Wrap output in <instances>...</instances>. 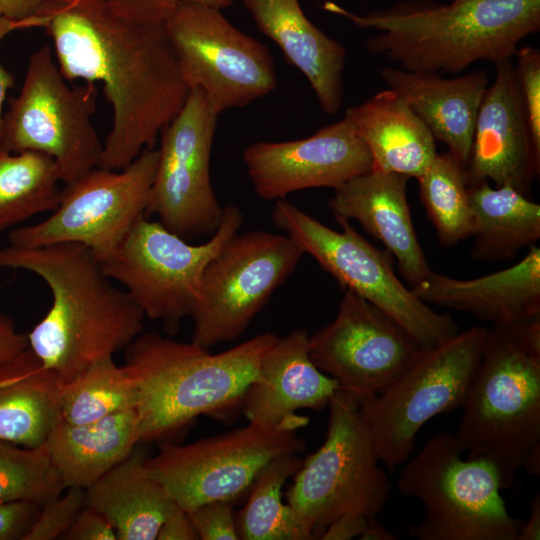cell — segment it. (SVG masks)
I'll return each instance as SVG.
<instances>
[{
	"label": "cell",
	"instance_id": "obj_1",
	"mask_svg": "<svg viewBox=\"0 0 540 540\" xmlns=\"http://www.w3.org/2000/svg\"><path fill=\"white\" fill-rule=\"evenodd\" d=\"M43 28L64 78L100 83L112 108L99 167L123 169L154 148L190 92L164 23L128 0H61Z\"/></svg>",
	"mask_w": 540,
	"mask_h": 540
},
{
	"label": "cell",
	"instance_id": "obj_2",
	"mask_svg": "<svg viewBox=\"0 0 540 540\" xmlns=\"http://www.w3.org/2000/svg\"><path fill=\"white\" fill-rule=\"evenodd\" d=\"M1 268L32 272L47 284L51 307L27 334L28 347L62 384L143 331V311L84 245H9L0 249Z\"/></svg>",
	"mask_w": 540,
	"mask_h": 540
},
{
	"label": "cell",
	"instance_id": "obj_3",
	"mask_svg": "<svg viewBox=\"0 0 540 540\" xmlns=\"http://www.w3.org/2000/svg\"><path fill=\"white\" fill-rule=\"evenodd\" d=\"M322 8L376 34L367 49L424 73L459 74L477 62L513 59L540 30V0H403L357 14L325 1Z\"/></svg>",
	"mask_w": 540,
	"mask_h": 540
},
{
	"label": "cell",
	"instance_id": "obj_4",
	"mask_svg": "<svg viewBox=\"0 0 540 540\" xmlns=\"http://www.w3.org/2000/svg\"><path fill=\"white\" fill-rule=\"evenodd\" d=\"M278 338L265 332L211 354L193 342L139 334L126 348L124 367L137 389L140 443L168 441L201 415L240 408L262 356Z\"/></svg>",
	"mask_w": 540,
	"mask_h": 540
},
{
	"label": "cell",
	"instance_id": "obj_5",
	"mask_svg": "<svg viewBox=\"0 0 540 540\" xmlns=\"http://www.w3.org/2000/svg\"><path fill=\"white\" fill-rule=\"evenodd\" d=\"M454 433L468 458L493 463L502 489L524 469L540 474V359L525 353L505 325H493Z\"/></svg>",
	"mask_w": 540,
	"mask_h": 540
},
{
	"label": "cell",
	"instance_id": "obj_6",
	"mask_svg": "<svg viewBox=\"0 0 540 540\" xmlns=\"http://www.w3.org/2000/svg\"><path fill=\"white\" fill-rule=\"evenodd\" d=\"M454 433L431 436L403 468L397 490L424 506L411 526L418 540H517L523 521L512 517L500 490L499 473L482 458L462 459Z\"/></svg>",
	"mask_w": 540,
	"mask_h": 540
},
{
	"label": "cell",
	"instance_id": "obj_7",
	"mask_svg": "<svg viewBox=\"0 0 540 540\" xmlns=\"http://www.w3.org/2000/svg\"><path fill=\"white\" fill-rule=\"evenodd\" d=\"M328 407L325 440L302 461L286 493L287 504L313 539H320L327 526L343 515L377 518L392 490L360 402L338 389Z\"/></svg>",
	"mask_w": 540,
	"mask_h": 540
},
{
	"label": "cell",
	"instance_id": "obj_8",
	"mask_svg": "<svg viewBox=\"0 0 540 540\" xmlns=\"http://www.w3.org/2000/svg\"><path fill=\"white\" fill-rule=\"evenodd\" d=\"M488 328L471 327L432 347H420L406 370L360 402L377 457L393 472L410 457L431 418L461 408L484 350Z\"/></svg>",
	"mask_w": 540,
	"mask_h": 540
},
{
	"label": "cell",
	"instance_id": "obj_9",
	"mask_svg": "<svg viewBox=\"0 0 540 540\" xmlns=\"http://www.w3.org/2000/svg\"><path fill=\"white\" fill-rule=\"evenodd\" d=\"M243 221L240 208L227 205L211 238L195 245L143 215L100 263L106 275L124 287L145 316L160 321L173 334L199 303L207 265L238 233Z\"/></svg>",
	"mask_w": 540,
	"mask_h": 540
},
{
	"label": "cell",
	"instance_id": "obj_10",
	"mask_svg": "<svg viewBox=\"0 0 540 540\" xmlns=\"http://www.w3.org/2000/svg\"><path fill=\"white\" fill-rule=\"evenodd\" d=\"M274 225L293 238L340 284L397 321L422 347L445 342L459 332L447 313L434 311L397 277L392 255L364 239L347 220L333 230L286 199L276 200Z\"/></svg>",
	"mask_w": 540,
	"mask_h": 540
},
{
	"label": "cell",
	"instance_id": "obj_11",
	"mask_svg": "<svg viewBox=\"0 0 540 540\" xmlns=\"http://www.w3.org/2000/svg\"><path fill=\"white\" fill-rule=\"evenodd\" d=\"M46 45L29 58L20 93L3 117L2 148L51 157L61 182L69 184L99 166L101 143L92 118L95 84L70 85Z\"/></svg>",
	"mask_w": 540,
	"mask_h": 540
},
{
	"label": "cell",
	"instance_id": "obj_12",
	"mask_svg": "<svg viewBox=\"0 0 540 540\" xmlns=\"http://www.w3.org/2000/svg\"><path fill=\"white\" fill-rule=\"evenodd\" d=\"M308 423L296 414L277 425L248 422L190 444L160 442L159 452L146 459V469L186 513L214 500L236 502L272 460L304 450L297 431Z\"/></svg>",
	"mask_w": 540,
	"mask_h": 540
},
{
	"label": "cell",
	"instance_id": "obj_13",
	"mask_svg": "<svg viewBox=\"0 0 540 540\" xmlns=\"http://www.w3.org/2000/svg\"><path fill=\"white\" fill-rule=\"evenodd\" d=\"M164 30L189 89H200L222 112L250 104L277 86L268 48L234 26L221 9L180 3Z\"/></svg>",
	"mask_w": 540,
	"mask_h": 540
},
{
	"label": "cell",
	"instance_id": "obj_14",
	"mask_svg": "<svg viewBox=\"0 0 540 540\" xmlns=\"http://www.w3.org/2000/svg\"><path fill=\"white\" fill-rule=\"evenodd\" d=\"M157 160L158 150L147 148L123 169L93 168L65 185L49 217L11 230L9 245L78 243L103 261L145 215Z\"/></svg>",
	"mask_w": 540,
	"mask_h": 540
},
{
	"label": "cell",
	"instance_id": "obj_15",
	"mask_svg": "<svg viewBox=\"0 0 540 540\" xmlns=\"http://www.w3.org/2000/svg\"><path fill=\"white\" fill-rule=\"evenodd\" d=\"M304 254L287 234L233 235L204 271L191 342L209 349L239 337Z\"/></svg>",
	"mask_w": 540,
	"mask_h": 540
},
{
	"label": "cell",
	"instance_id": "obj_16",
	"mask_svg": "<svg viewBox=\"0 0 540 540\" xmlns=\"http://www.w3.org/2000/svg\"><path fill=\"white\" fill-rule=\"evenodd\" d=\"M219 114L200 89H191L178 114L160 133L145 215L190 240L212 235L223 208L213 190L210 158Z\"/></svg>",
	"mask_w": 540,
	"mask_h": 540
},
{
	"label": "cell",
	"instance_id": "obj_17",
	"mask_svg": "<svg viewBox=\"0 0 540 540\" xmlns=\"http://www.w3.org/2000/svg\"><path fill=\"white\" fill-rule=\"evenodd\" d=\"M420 347L397 321L349 290L335 319L309 336L316 367L359 402L399 377Z\"/></svg>",
	"mask_w": 540,
	"mask_h": 540
},
{
	"label": "cell",
	"instance_id": "obj_18",
	"mask_svg": "<svg viewBox=\"0 0 540 540\" xmlns=\"http://www.w3.org/2000/svg\"><path fill=\"white\" fill-rule=\"evenodd\" d=\"M248 176L264 200L309 188L337 189L372 170L370 151L346 118L291 141H260L243 152Z\"/></svg>",
	"mask_w": 540,
	"mask_h": 540
},
{
	"label": "cell",
	"instance_id": "obj_19",
	"mask_svg": "<svg viewBox=\"0 0 540 540\" xmlns=\"http://www.w3.org/2000/svg\"><path fill=\"white\" fill-rule=\"evenodd\" d=\"M513 59L494 64L493 82L483 95L466 164L469 183L492 180L527 195L540 172Z\"/></svg>",
	"mask_w": 540,
	"mask_h": 540
},
{
	"label": "cell",
	"instance_id": "obj_20",
	"mask_svg": "<svg viewBox=\"0 0 540 540\" xmlns=\"http://www.w3.org/2000/svg\"><path fill=\"white\" fill-rule=\"evenodd\" d=\"M409 179L372 169L335 189L328 206L336 220H355L380 241L414 286L432 270L413 226L406 195Z\"/></svg>",
	"mask_w": 540,
	"mask_h": 540
},
{
	"label": "cell",
	"instance_id": "obj_21",
	"mask_svg": "<svg viewBox=\"0 0 540 540\" xmlns=\"http://www.w3.org/2000/svg\"><path fill=\"white\" fill-rule=\"evenodd\" d=\"M337 390L311 360L308 333L296 329L264 353L240 408L249 423L277 425L300 409L322 410Z\"/></svg>",
	"mask_w": 540,
	"mask_h": 540
},
{
	"label": "cell",
	"instance_id": "obj_22",
	"mask_svg": "<svg viewBox=\"0 0 540 540\" xmlns=\"http://www.w3.org/2000/svg\"><path fill=\"white\" fill-rule=\"evenodd\" d=\"M411 290L427 304L493 325L540 317V248L533 245L516 264L477 278L457 279L432 271Z\"/></svg>",
	"mask_w": 540,
	"mask_h": 540
},
{
	"label": "cell",
	"instance_id": "obj_23",
	"mask_svg": "<svg viewBox=\"0 0 540 540\" xmlns=\"http://www.w3.org/2000/svg\"><path fill=\"white\" fill-rule=\"evenodd\" d=\"M257 29L307 79L321 109L335 114L344 96L347 52L305 15L299 0H239Z\"/></svg>",
	"mask_w": 540,
	"mask_h": 540
},
{
	"label": "cell",
	"instance_id": "obj_24",
	"mask_svg": "<svg viewBox=\"0 0 540 540\" xmlns=\"http://www.w3.org/2000/svg\"><path fill=\"white\" fill-rule=\"evenodd\" d=\"M381 77L428 128L435 141L468 162L477 113L489 84L484 70L455 77L384 67Z\"/></svg>",
	"mask_w": 540,
	"mask_h": 540
},
{
	"label": "cell",
	"instance_id": "obj_25",
	"mask_svg": "<svg viewBox=\"0 0 540 540\" xmlns=\"http://www.w3.org/2000/svg\"><path fill=\"white\" fill-rule=\"evenodd\" d=\"M344 118L368 147L374 170L418 179L437 154L428 128L390 88L348 107Z\"/></svg>",
	"mask_w": 540,
	"mask_h": 540
},
{
	"label": "cell",
	"instance_id": "obj_26",
	"mask_svg": "<svg viewBox=\"0 0 540 540\" xmlns=\"http://www.w3.org/2000/svg\"><path fill=\"white\" fill-rule=\"evenodd\" d=\"M146 456L137 446L85 490V504L112 525L117 540H154L165 520L179 506L146 469Z\"/></svg>",
	"mask_w": 540,
	"mask_h": 540
},
{
	"label": "cell",
	"instance_id": "obj_27",
	"mask_svg": "<svg viewBox=\"0 0 540 540\" xmlns=\"http://www.w3.org/2000/svg\"><path fill=\"white\" fill-rule=\"evenodd\" d=\"M139 443L138 413L133 408L84 424L60 419L45 446L65 487L86 490Z\"/></svg>",
	"mask_w": 540,
	"mask_h": 540
},
{
	"label": "cell",
	"instance_id": "obj_28",
	"mask_svg": "<svg viewBox=\"0 0 540 540\" xmlns=\"http://www.w3.org/2000/svg\"><path fill=\"white\" fill-rule=\"evenodd\" d=\"M62 382L29 347L0 364V441L43 445L61 419Z\"/></svg>",
	"mask_w": 540,
	"mask_h": 540
},
{
	"label": "cell",
	"instance_id": "obj_29",
	"mask_svg": "<svg viewBox=\"0 0 540 540\" xmlns=\"http://www.w3.org/2000/svg\"><path fill=\"white\" fill-rule=\"evenodd\" d=\"M473 210L472 259L496 262L514 258L540 239V205L511 186L469 183Z\"/></svg>",
	"mask_w": 540,
	"mask_h": 540
},
{
	"label": "cell",
	"instance_id": "obj_30",
	"mask_svg": "<svg viewBox=\"0 0 540 540\" xmlns=\"http://www.w3.org/2000/svg\"><path fill=\"white\" fill-rule=\"evenodd\" d=\"M302 461L298 454H284L260 472L248 492L246 504L235 513L239 540L313 539L309 529L282 501L283 486Z\"/></svg>",
	"mask_w": 540,
	"mask_h": 540
},
{
	"label": "cell",
	"instance_id": "obj_31",
	"mask_svg": "<svg viewBox=\"0 0 540 540\" xmlns=\"http://www.w3.org/2000/svg\"><path fill=\"white\" fill-rule=\"evenodd\" d=\"M58 168L39 152L0 148V232L43 212L60 200Z\"/></svg>",
	"mask_w": 540,
	"mask_h": 540
},
{
	"label": "cell",
	"instance_id": "obj_32",
	"mask_svg": "<svg viewBox=\"0 0 540 540\" xmlns=\"http://www.w3.org/2000/svg\"><path fill=\"white\" fill-rule=\"evenodd\" d=\"M417 180L420 199L439 242L451 247L471 237L473 210L466 165L448 151L437 153Z\"/></svg>",
	"mask_w": 540,
	"mask_h": 540
},
{
	"label": "cell",
	"instance_id": "obj_33",
	"mask_svg": "<svg viewBox=\"0 0 540 540\" xmlns=\"http://www.w3.org/2000/svg\"><path fill=\"white\" fill-rule=\"evenodd\" d=\"M137 401L136 386L125 367L106 356L62 384L60 415L68 423L84 424L136 408Z\"/></svg>",
	"mask_w": 540,
	"mask_h": 540
},
{
	"label": "cell",
	"instance_id": "obj_34",
	"mask_svg": "<svg viewBox=\"0 0 540 540\" xmlns=\"http://www.w3.org/2000/svg\"><path fill=\"white\" fill-rule=\"evenodd\" d=\"M0 441V502L30 501L42 506L66 489L45 443L38 447Z\"/></svg>",
	"mask_w": 540,
	"mask_h": 540
},
{
	"label": "cell",
	"instance_id": "obj_35",
	"mask_svg": "<svg viewBox=\"0 0 540 540\" xmlns=\"http://www.w3.org/2000/svg\"><path fill=\"white\" fill-rule=\"evenodd\" d=\"M67 492L44 503L24 540L61 539L85 505V489L66 488Z\"/></svg>",
	"mask_w": 540,
	"mask_h": 540
},
{
	"label": "cell",
	"instance_id": "obj_36",
	"mask_svg": "<svg viewBox=\"0 0 540 540\" xmlns=\"http://www.w3.org/2000/svg\"><path fill=\"white\" fill-rule=\"evenodd\" d=\"M513 59L533 141L540 150V51L532 46L519 47Z\"/></svg>",
	"mask_w": 540,
	"mask_h": 540
},
{
	"label": "cell",
	"instance_id": "obj_37",
	"mask_svg": "<svg viewBox=\"0 0 540 540\" xmlns=\"http://www.w3.org/2000/svg\"><path fill=\"white\" fill-rule=\"evenodd\" d=\"M234 503L229 500H214L187 513L200 540H239Z\"/></svg>",
	"mask_w": 540,
	"mask_h": 540
},
{
	"label": "cell",
	"instance_id": "obj_38",
	"mask_svg": "<svg viewBox=\"0 0 540 540\" xmlns=\"http://www.w3.org/2000/svg\"><path fill=\"white\" fill-rule=\"evenodd\" d=\"M40 508L30 501L0 502V540H24Z\"/></svg>",
	"mask_w": 540,
	"mask_h": 540
},
{
	"label": "cell",
	"instance_id": "obj_39",
	"mask_svg": "<svg viewBox=\"0 0 540 540\" xmlns=\"http://www.w3.org/2000/svg\"><path fill=\"white\" fill-rule=\"evenodd\" d=\"M61 0H0V19L19 23L23 29L43 28Z\"/></svg>",
	"mask_w": 540,
	"mask_h": 540
},
{
	"label": "cell",
	"instance_id": "obj_40",
	"mask_svg": "<svg viewBox=\"0 0 540 540\" xmlns=\"http://www.w3.org/2000/svg\"><path fill=\"white\" fill-rule=\"evenodd\" d=\"M61 539L117 540V534L100 512L85 504Z\"/></svg>",
	"mask_w": 540,
	"mask_h": 540
},
{
	"label": "cell",
	"instance_id": "obj_41",
	"mask_svg": "<svg viewBox=\"0 0 540 540\" xmlns=\"http://www.w3.org/2000/svg\"><path fill=\"white\" fill-rule=\"evenodd\" d=\"M149 19L164 23L172 11L184 2L199 3L218 9L232 6L237 0H128Z\"/></svg>",
	"mask_w": 540,
	"mask_h": 540
},
{
	"label": "cell",
	"instance_id": "obj_42",
	"mask_svg": "<svg viewBox=\"0 0 540 540\" xmlns=\"http://www.w3.org/2000/svg\"><path fill=\"white\" fill-rule=\"evenodd\" d=\"M505 327L525 353L540 359V317L505 324Z\"/></svg>",
	"mask_w": 540,
	"mask_h": 540
},
{
	"label": "cell",
	"instance_id": "obj_43",
	"mask_svg": "<svg viewBox=\"0 0 540 540\" xmlns=\"http://www.w3.org/2000/svg\"><path fill=\"white\" fill-rule=\"evenodd\" d=\"M27 348V335L19 333L13 320L0 312V364L13 359Z\"/></svg>",
	"mask_w": 540,
	"mask_h": 540
},
{
	"label": "cell",
	"instance_id": "obj_44",
	"mask_svg": "<svg viewBox=\"0 0 540 540\" xmlns=\"http://www.w3.org/2000/svg\"><path fill=\"white\" fill-rule=\"evenodd\" d=\"M364 516L343 515L330 523L321 536V540H350L360 538L367 522Z\"/></svg>",
	"mask_w": 540,
	"mask_h": 540
},
{
	"label": "cell",
	"instance_id": "obj_45",
	"mask_svg": "<svg viewBox=\"0 0 540 540\" xmlns=\"http://www.w3.org/2000/svg\"><path fill=\"white\" fill-rule=\"evenodd\" d=\"M156 539L196 540L199 538L187 513L179 507L162 524Z\"/></svg>",
	"mask_w": 540,
	"mask_h": 540
},
{
	"label": "cell",
	"instance_id": "obj_46",
	"mask_svg": "<svg viewBox=\"0 0 540 540\" xmlns=\"http://www.w3.org/2000/svg\"><path fill=\"white\" fill-rule=\"evenodd\" d=\"M23 29L22 26L14 21L0 19V43L9 33ZM13 75L0 63V148H2L3 137V105L6 99L7 92L14 86Z\"/></svg>",
	"mask_w": 540,
	"mask_h": 540
},
{
	"label": "cell",
	"instance_id": "obj_47",
	"mask_svg": "<svg viewBox=\"0 0 540 540\" xmlns=\"http://www.w3.org/2000/svg\"><path fill=\"white\" fill-rule=\"evenodd\" d=\"M529 516L522 523L517 540L540 539V496L537 493L529 503Z\"/></svg>",
	"mask_w": 540,
	"mask_h": 540
},
{
	"label": "cell",
	"instance_id": "obj_48",
	"mask_svg": "<svg viewBox=\"0 0 540 540\" xmlns=\"http://www.w3.org/2000/svg\"><path fill=\"white\" fill-rule=\"evenodd\" d=\"M361 540H395L396 535L386 530L377 518L369 519L360 536Z\"/></svg>",
	"mask_w": 540,
	"mask_h": 540
}]
</instances>
